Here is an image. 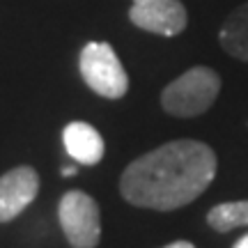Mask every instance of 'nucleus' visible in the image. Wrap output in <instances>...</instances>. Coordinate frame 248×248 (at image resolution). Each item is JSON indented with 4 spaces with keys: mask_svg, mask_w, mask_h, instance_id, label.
Segmentation results:
<instances>
[{
    "mask_svg": "<svg viewBox=\"0 0 248 248\" xmlns=\"http://www.w3.org/2000/svg\"><path fill=\"white\" fill-rule=\"evenodd\" d=\"M80 76L90 90L106 99H122L129 92V76L108 42H90L78 58Z\"/></svg>",
    "mask_w": 248,
    "mask_h": 248,
    "instance_id": "nucleus-3",
    "label": "nucleus"
},
{
    "mask_svg": "<svg viewBox=\"0 0 248 248\" xmlns=\"http://www.w3.org/2000/svg\"><path fill=\"white\" fill-rule=\"evenodd\" d=\"M163 248H195L191 241H172V244H168V246H163Z\"/></svg>",
    "mask_w": 248,
    "mask_h": 248,
    "instance_id": "nucleus-10",
    "label": "nucleus"
},
{
    "mask_svg": "<svg viewBox=\"0 0 248 248\" xmlns=\"http://www.w3.org/2000/svg\"><path fill=\"white\" fill-rule=\"evenodd\" d=\"M39 191V175L30 166H18L0 177V223L16 218Z\"/></svg>",
    "mask_w": 248,
    "mask_h": 248,
    "instance_id": "nucleus-6",
    "label": "nucleus"
},
{
    "mask_svg": "<svg viewBox=\"0 0 248 248\" xmlns=\"http://www.w3.org/2000/svg\"><path fill=\"white\" fill-rule=\"evenodd\" d=\"M218 42L225 53L248 62V2L237 7L225 18L221 32H218Z\"/></svg>",
    "mask_w": 248,
    "mask_h": 248,
    "instance_id": "nucleus-8",
    "label": "nucleus"
},
{
    "mask_svg": "<svg viewBox=\"0 0 248 248\" xmlns=\"http://www.w3.org/2000/svg\"><path fill=\"white\" fill-rule=\"evenodd\" d=\"M129 18L136 28L161 37H175L186 28V7L179 0H133Z\"/></svg>",
    "mask_w": 248,
    "mask_h": 248,
    "instance_id": "nucleus-5",
    "label": "nucleus"
},
{
    "mask_svg": "<svg viewBox=\"0 0 248 248\" xmlns=\"http://www.w3.org/2000/svg\"><path fill=\"white\" fill-rule=\"evenodd\" d=\"M64 150L78 166H97L104 159V138L101 133L88 122H69L62 131Z\"/></svg>",
    "mask_w": 248,
    "mask_h": 248,
    "instance_id": "nucleus-7",
    "label": "nucleus"
},
{
    "mask_svg": "<svg viewBox=\"0 0 248 248\" xmlns=\"http://www.w3.org/2000/svg\"><path fill=\"white\" fill-rule=\"evenodd\" d=\"M232 248H248V234H244V237H241V239L237 241Z\"/></svg>",
    "mask_w": 248,
    "mask_h": 248,
    "instance_id": "nucleus-12",
    "label": "nucleus"
},
{
    "mask_svg": "<svg viewBox=\"0 0 248 248\" xmlns=\"http://www.w3.org/2000/svg\"><path fill=\"white\" fill-rule=\"evenodd\" d=\"M76 166H64V168H62V175H64V177H74V175H76Z\"/></svg>",
    "mask_w": 248,
    "mask_h": 248,
    "instance_id": "nucleus-11",
    "label": "nucleus"
},
{
    "mask_svg": "<svg viewBox=\"0 0 248 248\" xmlns=\"http://www.w3.org/2000/svg\"><path fill=\"white\" fill-rule=\"evenodd\" d=\"M221 92V76L209 67H193L161 92V106L175 117L207 113Z\"/></svg>",
    "mask_w": 248,
    "mask_h": 248,
    "instance_id": "nucleus-2",
    "label": "nucleus"
},
{
    "mask_svg": "<svg viewBox=\"0 0 248 248\" xmlns=\"http://www.w3.org/2000/svg\"><path fill=\"white\" fill-rule=\"evenodd\" d=\"M216 154L198 140H172L131 161L120 179L126 202L172 212L193 202L216 177Z\"/></svg>",
    "mask_w": 248,
    "mask_h": 248,
    "instance_id": "nucleus-1",
    "label": "nucleus"
},
{
    "mask_svg": "<svg viewBox=\"0 0 248 248\" xmlns=\"http://www.w3.org/2000/svg\"><path fill=\"white\" fill-rule=\"evenodd\" d=\"M207 223L216 232H230L234 228H244L248 225V200L216 204L207 214Z\"/></svg>",
    "mask_w": 248,
    "mask_h": 248,
    "instance_id": "nucleus-9",
    "label": "nucleus"
},
{
    "mask_svg": "<svg viewBox=\"0 0 248 248\" xmlns=\"http://www.w3.org/2000/svg\"><path fill=\"white\" fill-rule=\"evenodd\" d=\"M58 221L74 248H94L101 239L99 204L83 191H67L58 204Z\"/></svg>",
    "mask_w": 248,
    "mask_h": 248,
    "instance_id": "nucleus-4",
    "label": "nucleus"
}]
</instances>
